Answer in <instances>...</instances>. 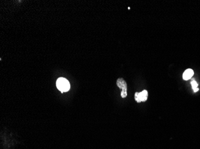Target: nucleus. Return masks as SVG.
Returning <instances> with one entry per match:
<instances>
[{
    "instance_id": "1",
    "label": "nucleus",
    "mask_w": 200,
    "mask_h": 149,
    "mask_svg": "<svg viewBox=\"0 0 200 149\" xmlns=\"http://www.w3.org/2000/svg\"><path fill=\"white\" fill-rule=\"evenodd\" d=\"M57 86L62 92L68 91L70 88V83L64 78H60L57 81Z\"/></svg>"
},
{
    "instance_id": "3",
    "label": "nucleus",
    "mask_w": 200,
    "mask_h": 149,
    "mask_svg": "<svg viewBox=\"0 0 200 149\" xmlns=\"http://www.w3.org/2000/svg\"><path fill=\"white\" fill-rule=\"evenodd\" d=\"M148 92L146 90H143L140 92H136L135 94V100L137 103L144 102L147 100Z\"/></svg>"
},
{
    "instance_id": "2",
    "label": "nucleus",
    "mask_w": 200,
    "mask_h": 149,
    "mask_svg": "<svg viewBox=\"0 0 200 149\" xmlns=\"http://www.w3.org/2000/svg\"><path fill=\"white\" fill-rule=\"evenodd\" d=\"M116 84L118 86L122 89L121 92V97L122 98H125L127 96V84L126 81L122 79L119 78L117 80Z\"/></svg>"
},
{
    "instance_id": "4",
    "label": "nucleus",
    "mask_w": 200,
    "mask_h": 149,
    "mask_svg": "<svg viewBox=\"0 0 200 149\" xmlns=\"http://www.w3.org/2000/svg\"><path fill=\"white\" fill-rule=\"evenodd\" d=\"M194 74V72L192 69H188L187 70H186L184 72V73L183 74V79L185 81L189 80L192 77Z\"/></svg>"
},
{
    "instance_id": "5",
    "label": "nucleus",
    "mask_w": 200,
    "mask_h": 149,
    "mask_svg": "<svg viewBox=\"0 0 200 149\" xmlns=\"http://www.w3.org/2000/svg\"><path fill=\"white\" fill-rule=\"evenodd\" d=\"M191 85H192V89H194V92H196L197 91H198L199 90V89L197 88L198 87V84L195 81H192L191 82Z\"/></svg>"
}]
</instances>
